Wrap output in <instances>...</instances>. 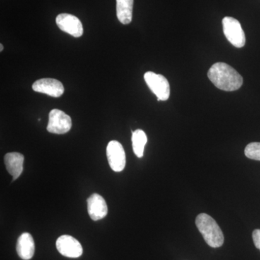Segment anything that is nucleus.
Masks as SVG:
<instances>
[{
  "label": "nucleus",
  "mask_w": 260,
  "mask_h": 260,
  "mask_svg": "<svg viewBox=\"0 0 260 260\" xmlns=\"http://www.w3.org/2000/svg\"><path fill=\"white\" fill-rule=\"evenodd\" d=\"M144 79L149 88L151 90L158 101H167L170 96V85L165 77L153 72H147Z\"/></svg>",
  "instance_id": "obj_4"
},
{
  "label": "nucleus",
  "mask_w": 260,
  "mask_h": 260,
  "mask_svg": "<svg viewBox=\"0 0 260 260\" xmlns=\"http://www.w3.org/2000/svg\"><path fill=\"white\" fill-rule=\"evenodd\" d=\"M208 77L216 88L224 91L239 90L243 85L242 75L226 63H215L208 70Z\"/></svg>",
  "instance_id": "obj_1"
},
{
  "label": "nucleus",
  "mask_w": 260,
  "mask_h": 260,
  "mask_svg": "<svg viewBox=\"0 0 260 260\" xmlns=\"http://www.w3.org/2000/svg\"><path fill=\"white\" fill-rule=\"evenodd\" d=\"M32 90L38 93L47 94L50 96L60 97L64 93V88L60 81L52 78H43L32 84Z\"/></svg>",
  "instance_id": "obj_9"
},
{
  "label": "nucleus",
  "mask_w": 260,
  "mask_h": 260,
  "mask_svg": "<svg viewBox=\"0 0 260 260\" xmlns=\"http://www.w3.org/2000/svg\"><path fill=\"white\" fill-rule=\"evenodd\" d=\"M244 153L247 158L260 160V143H251L246 145Z\"/></svg>",
  "instance_id": "obj_15"
},
{
  "label": "nucleus",
  "mask_w": 260,
  "mask_h": 260,
  "mask_svg": "<svg viewBox=\"0 0 260 260\" xmlns=\"http://www.w3.org/2000/svg\"><path fill=\"white\" fill-rule=\"evenodd\" d=\"M195 223L208 245L213 248H218L223 245V232L211 216L206 213L199 214L197 216Z\"/></svg>",
  "instance_id": "obj_2"
},
{
  "label": "nucleus",
  "mask_w": 260,
  "mask_h": 260,
  "mask_svg": "<svg viewBox=\"0 0 260 260\" xmlns=\"http://www.w3.org/2000/svg\"><path fill=\"white\" fill-rule=\"evenodd\" d=\"M134 0H116V15L120 23L126 25L133 20Z\"/></svg>",
  "instance_id": "obj_13"
},
{
  "label": "nucleus",
  "mask_w": 260,
  "mask_h": 260,
  "mask_svg": "<svg viewBox=\"0 0 260 260\" xmlns=\"http://www.w3.org/2000/svg\"><path fill=\"white\" fill-rule=\"evenodd\" d=\"M224 35L233 46L242 48L246 44V37L242 25L237 19L232 17H225L223 19Z\"/></svg>",
  "instance_id": "obj_3"
},
{
  "label": "nucleus",
  "mask_w": 260,
  "mask_h": 260,
  "mask_svg": "<svg viewBox=\"0 0 260 260\" xmlns=\"http://www.w3.org/2000/svg\"><path fill=\"white\" fill-rule=\"evenodd\" d=\"M254 245L260 250V229H255L252 234Z\"/></svg>",
  "instance_id": "obj_16"
},
{
  "label": "nucleus",
  "mask_w": 260,
  "mask_h": 260,
  "mask_svg": "<svg viewBox=\"0 0 260 260\" xmlns=\"http://www.w3.org/2000/svg\"><path fill=\"white\" fill-rule=\"evenodd\" d=\"M56 23L61 30L73 37L79 38L83 34V24L75 15L61 13L56 17Z\"/></svg>",
  "instance_id": "obj_8"
},
{
  "label": "nucleus",
  "mask_w": 260,
  "mask_h": 260,
  "mask_svg": "<svg viewBox=\"0 0 260 260\" xmlns=\"http://www.w3.org/2000/svg\"><path fill=\"white\" fill-rule=\"evenodd\" d=\"M3 49H4V47H3V44H0V51H3Z\"/></svg>",
  "instance_id": "obj_17"
},
{
  "label": "nucleus",
  "mask_w": 260,
  "mask_h": 260,
  "mask_svg": "<svg viewBox=\"0 0 260 260\" xmlns=\"http://www.w3.org/2000/svg\"><path fill=\"white\" fill-rule=\"evenodd\" d=\"M89 215L93 220H99L105 218L108 213V207L105 200L99 194L89 197L88 200Z\"/></svg>",
  "instance_id": "obj_10"
},
{
  "label": "nucleus",
  "mask_w": 260,
  "mask_h": 260,
  "mask_svg": "<svg viewBox=\"0 0 260 260\" xmlns=\"http://www.w3.org/2000/svg\"><path fill=\"white\" fill-rule=\"evenodd\" d=\"M16 251L22 259H31L35 252V244L34 239L29 233H23L18 238Z\"/></svg>",
  "instance_id": "obj_12"
},
{
  "label": "nucleus",
  "mask_w": 260,
  "mask_h": 260,
  "mask_svg": "<svg viewBox=\"0 0 260 260\" xmlns=\"http://www.w3.org/2000/svg\"><path fill=\"white\" fill-rule=\"evenodd\" d=\"M132 142H133V151L135 155L138 158H142L144 153L145 145L148 142V138L145 132L142 129H137L136 131L133 132Z\"/></svg>",
  "instance_id": "obj_14"
},
{
  "label": "nucleus",
  "mask_w": 260,
  "mask_h": 260,
  "mask_svg": "<svg viewBox=\"0 0 260 260\" xmlns=\"http://www.w3.org/2000/svg\"><path fill=\"white\" fill-rule=\"evenodd\" d=\"M5 164L7 170L13 178V180H16L23 171L24 156L23 154L13 152L7 153L5 156Z\"/></svg>",
  "instance_id": "obj_11"
},
{
  "label": "nucleus",
  "mask_w": 260,
  "mask_h": 260,
  "mask_svg": "<svg viewBox=\"0 0 260 260\" xmlns=\"http://www.w3.org/2000/svg\"><path fill=\"white\" fill-rule=\"evenodd\" d=\"M56 249L61 255L70 258H78L83 254V247L74 237L63 235L58 238L56 243Z\"/></svg>",
  "instance_id": "obj_7"
},
{
  "label": "nucleus",
  "mask_w": 260,
  "mask_h": 260,
  "mask_svg": "<svg viewBox=\"0 0 260 260\" xmlns=\"http://www.w3.org/2000/svg\"><path fill=\"white\" fill-rule=\"evenodd\" d=\"M71 117L64 112L54 109L49 113L48 132L53 134H65L71 129Z\"/></svg>",
  "instance_id": "obj_5"
},
{
  "label": "nucleus",
  "mask_w": 260,
  "mask_h": 260,
  "mask_svg": "<svg viewBox=\"0 0 260 260\" xmlns=\"http://www.w3.org/2000/svg\"><path fill=\"white\" fill-rule=\"evenodd\" d=\"M107 155L109 166L113 171L120 172L126 166V155L124 148L116 140L109 142L107 148Z\"/></svg>",
  "instance_id": "obj_6"
}]
</instances>
